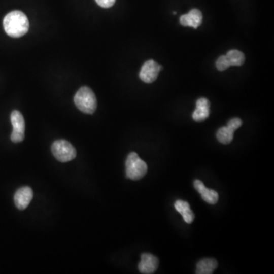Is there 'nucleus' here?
<instances>
[{"label":"nucleus","mask_w":274,"mask_h":274,"mask_svg":"<svg viewBox=\"0 0 274 274\" xmlns=\"http://www.w3.org/2000/svg\"><path fill=\"white\" fill-rule=\"evenodd\" d=\"M202 21V15L200 11L196 9H192L185 15H181L180 18V23L183 26L197 28Z\"/></svg>","instance_id":"1a4fd4ad"},{"label":"nucleus","mask_w":274,"mask_h":274,"mask_svg":"<svg viewBox=\"0 0 274 274\" xmlns=\"http://www.w3.org/2000/svg\"><path fill=\"white\" fill-rule=\"evenodd\" d=\"M159 264L158 257L153 254L145 253L141 255V260L138 265L139 270L144 274L154 273Z\"/></svg>","instance_id":"0eeeda50"},{"label":"nucleus","mask_w":274,"mask_h":274,"mask_svg":"<svg viewBox=\"0 0 274 274\" xmlns=\"http://www.w3.org/2000/svg\"><path fill=\"white\" fill-rule=\"evenodd\" d=\"M175 207L178 213L182 215L183 219L187 223L190 224L194 219V214L190 209V204L186 201L178 199L175 202Z\"/></svg>","instance_id":"f8f14e48"},{"label":"nucleus","mask_w":274,"mask_h":274,"mask_svg":"<svg viewBox=\"0 0 274 274\" xmlns=\"http://www.w3.org/2000/svg\"><path fill=\"white\" fill-rule=\"evenodd\" d=\"M74 103L78 109L85 114H92L97 108V98L91 88L83 86L74 96Z\"/></svg>","instance_id":"f03ea898"},{"label":"nucleus","mask_w":274,"mask_h":274,"mask_svg":"<svg viewBox=\"0 0 274 274\" xmlns=\"http://www.w3.org/2000/svg\"><path fill=\"white\" fill-rule=\"evenodd\" d=\"M234 131L228 128V126H222L218 130L216 137L219 142L222 144H229L232 141Z\"/></svg>","instance_id":"2eb2a0df"},{"label":"nucleus","mask_w":274,"mask_h":274,"mask_svg":"<svg viewBox=\"0 0 274 274\" xmlns=\"http://www.w3.org/2000/svg\"><path fill=\"white\" fill-rule=\"evenodd\" d=\"M5 31L12 38H20L27 33L29 30V21L24 12L12 11L3 19Z\"/></svg>","instance_id":"f257e3e1"},{"label":"nucleus","mask_w":274,"mask_h":274,"mask_svg":"<svg viewBox=\"0 0 274 274\" xmlns=\"http://www.w3.org/2000/svg\"><path fill=\"white\" fill-rule=\"evenodd\" d=\"M162 70V66L158 65V62L153 59L146 61L140 72V78L146 83H152L156 80L158 73Z\"/></svg>","instance_id":"423d86ee"},{"label":"nucleus","mask_w":274,"mask_h":274,"mask_svg":"<svg viewBox=\"0 0 274 274\" xmlns=\"http://www.w3.org/2000/svg\"><path fill=\"white\" fill-rule=\"evenodd\" d=\"M11 123L13 126V130L11 134V140L13 143H21L24 140L25 122L24 117L20 111H13L11 114Z\"/></svg>","instance_id":"39448f33"},{"label":"nucleus","mask_w":274,"mask_h":274,"mask_svg":"<svg viewBox=\"0 0 274 274\" xmlns=\"http://www.w3.org/2000/svg\"><path fill=\"white\" fill-rule=\"evenodd\" d=\"M216 66L219 71H224V70H227V68L231 67V65H230L229 62H228L226 56L224 55V56H221L218 58L216 62Z\"/></svg>","instance_id":"dca6fc26"},{"label":"nucleus","mask_w":274,"mask_h":274,"mask_svg":"<svg viewBox=\"0 0 274 274\" xmlns=\"http://www.w3.org/2000/svg\"><path fill=\"white\" fill-rule=\"evenodd\" d=\"M218 263L215 259L205 258L199 260L196 264V273L211 274L217 268Z\"/></svg>","instance_id":"ddd939ff"},{"label":"nucleus","mask_w":274,"mask_h":274,"mask_svg":"<svg viewBox=\"0 0 274 274\" xmlns=\"http://www.w3.org/2000/svg\"><path fill=\"white\" fill-rule=\"evenodd\" d=\"M53 156L60 162H68L76 157V150L70 142L64 140H56L51 146Z\"/></svg>","instance_id":"20e7f679"},{"label":"nucleus","mask_w":274,"mask_h":274,"mask_svg":"<svg viewBox=\"0 0 274 274\" xmlns=\"http://www.w3.org/2000/svg\"><path fill=\"white\" fill-rule=\"evenodd\" d=\"M225 56H226L231 66H241L245 62V55L240 50H229Z\"/></svg>","instance_id":"4468645a"},{"label":"nucleus","mask_w":274,"mask_h":274,"mask_svg":"<svg viewBox=\"0 0 274 274\" xmlns=\"http://www.w3.org/2000/svg\"><path fill=\"white\" fill-rule=\"evenodd\" d=\"M242 125V121L240 118H237V117H234V118L231 119V120L228 121V126L230 129H232L233 131H235L236 129H238L239 127H241Z\"/></svg>","instance_id":"f3484780"},{"label":"nucleus","mask_w":274,"mask_h":274,"mask_svg":"<svg viewBox=\"0 0 274 274\" xmlns=\"http://www.w3.org/2000/svg\"><path fill=\"white\" fill-rule=\"evenodd\" d=\"M95 1L96 3H97V5H98L99 6H100V7L108 9V8L114 6L116 0H95Z\"/></svg>","instance_id":"a211bd4d"},{"label":"nucleus","mask_w":274,"mask_h":274,"mask_svg":"<svg viewBox=\"0 0 274 274\" xmlns=\"http://www.w3.org/2000/svg\"><path fill=\"white\" fill-rule=\"evenodd\" d=\"M193 186L198 193H200L202 199L210 204H216L219 200V194L217 192L212 189L207 188L203 183L199 180H196L193 182Z\"/></svg>","instance_id":"9d476101"},{"label":"nucleus","mask_w":274,"mask_h":274,"mask_svg":"<svg viewBox=\"0 0 274 274\" xmlns=\"http://www.w3.org/2000/svg\"><path fill=\"white\" fill-rule=\"evenodd\" d=\"M210 103L208 99L201 97L196 100V109L193 111V120L196 122H201L205 120L210 116Z\"/></svg>","instance_id":"9b49d317"},{"label":"nucleus","mask_w":274,"mask_h":274,"mask_svg":"<svg viewBox=\"0 0 274 274\" xmlns=\"http://www.w3.org/2000/svg\"><path fill=\"white\" fill-rule=\"evenodd\" d=\"M125 165L126 176L129 179L137 181L143 178L147 173V164L135 152H131L128 155Z\"/></svg>","instance_id":"7ed1b4c3"},{"label":"nucleus","mask_w":274,"mask_h":274,"mask_svg":"<svg viewBox=\"0 0 274 274\" xmlns=\"http://www.w3.org/2000/svg\"><path fill=\"white\" fill-rule=\"evenodd\" d=\"M33 190L30 187L26 186L18 189L14 196V201L17 208L20 210H25L33 199Z\"/></svg>","instance_id":"6e6552de"}]
</instances>
